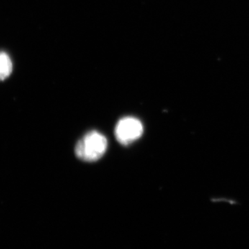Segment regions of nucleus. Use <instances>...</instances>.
<instances>
[{
  "instance_id": "obj_1",
  "label": "nucleus",
  "mask_w": 249,
  "mask_h": 249,
  "mask_svg": "<svg viewBox=\"0 0 249 249\" xmlns=\"http://www.w3.org/2000/svg\"><path fill=\"white\" fill-rule=\"evenodd\" d=\"M107 148V140L97 131H91L85 134L75 147V154L80 160L96 161L103 157Z\"/></svg>"
},
{
  "instance_id": "obj_2",
  "label": "nucleus",
  "mask_w": 249,
  "mask_h": 249,
  "mask_svg": "<svg viewBox=\"0 0 249 249\" xmlns=\"http://www.w3.org/2000/svg\"><path fill=\"white\" fill-rule=\"evenodd\" d=\"M114 133L118 142L122 145H127L142 137L143 126L137 118L127 116L117 123Z\"/></svg>"
},
{
  "instance_id": "obj_3",
  "label": "nucleus",
  "mask_w": 249,
  "mask_h": 249,
  "mask_svg": "<svg viewBox=\"0 0 249 249\" xmlns=\"http://www.w3.org/2000/svg\"><path fill=\"white\" fill-rule=\"evenodd\" d=\"M13 71V63L7 53L0 52V81L7 78Z\"/></svg>"
}]
</instances>
